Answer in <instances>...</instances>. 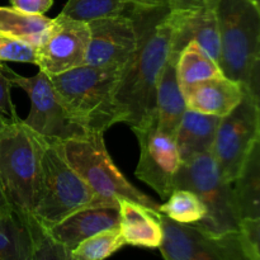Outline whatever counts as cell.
Listing matches in <instances>:
<instances>
[{
    "mask_svg": "<svg viewBox=\"0 0 260 260\" xmlns=\"http://www.w3.org/2000/svg\"><path fill=\"white\" fill-rule=\"evenodd\" d=\"M139 32V47L122 70L116 99L126 114L129 127L156 109V86L172 52L173 23L169 8L140 9L132 7Z\"/></svg>",
    "mask_w": 260,
    "mask_h": 260,
    "instance_id": "cell-1",
    "label": "cell"
},
{
    "mask_svg": "<svg viewBox=\"0 0 260 260\" xmlns=\"http://www.w3.org/2000/svg\"><path fill=\"white\" fill-rule=\"evenodd\" d=\"M122 70L83 65L50 79L71 119L85 131L104 134L113 124L126 122L116 99Z\"/></svg>",
    "mask_w": 260,
    "mask_h": 260,
    "instance_id": "cell-2",
    "label": "cell"
},
{
    "mask_svg": "<svg viewBox=\"0 0 260 260\" xmlns=\"http://www.w3.org/2000/svg\"><path fill=\"white\" fill-rule=\"evenodd\" d=\"M48 142L23 119L0 128V190L10 210L29 220L40 193L42 157Z\"/></svg>",
    "mask_w": 260,
    "mask_h": 260,
    "instance_id": "cell-3",
    "label": "cell"
},
{
    "mask_svg": "<svg viewBox=\"0 0 260 260\" xmlns=\"http://www.w3.org/2000/svg\"><path fill=\"white\" fill-rule=\"evenodd\" d=\"M55 145L66 162L104 201L117 205L119 198H126L159 212V203L135 187L116 167L104 144L103 134L88 132L56 141Z\"/></svg>",
    "mask_w": 260,
    "mask_h": 260,
    "instance_id": "cell-4",
    "label": "cell"
},
{
    "mask_svg": "<svg viewBox=\"0 0 260 260\" xmlns=\"http://www.w3.org/2000/svg\"><path fill=\"white\" fill-rule=\"evenodd\" d=\"M98 205L114 203L99 197L66 162L55 142H48L42 157L40 193L32 215L33 220L47 230L71 213Z\"/></svg>",
    "mask_w": 260,
    "mask_h": 260,
    "instance_id": "cell-5",
    "label": "cell"
},
{
    "mask_svg": "<svg viewBox=\"0 0 260 260\" xmlns=\"http://www.w3.org/2000/svg\"><path fill=\"white\" fill-rule=\"evenodd\" d=\"M215 13L221 45L218 66L223 76L245 85L260 56V10L250 0H217Z\"/></svg>",
    "mask_w": 260,
    "mask_h": 260,
    "instance_id": "cell-6",
    "label": "cell"
},
{
    "mask_svg": "<svg viewBox=\"0 0 260 260\" xmlns=\"http://www.w3.org/2000/svg\"><path fill=\"white\" fill-rule=\"evenodd\" d=\"M175 189L196 193L207 208L206 217L193 226L211 234L239 231L241 220L236 208L233 183L223 178L211 152L182 162L174 179Z\"/></svg>",
    "mask_w": 260,
    "mask_h": 260,
    "instance_id": "cell-7",
    "label": "cell"
},
{
    "mask_svg": "<svg viewBox=\"0 0 260 260\" xmlns=\"http://www.w3.org/2000/svg\"><path fill=\"white\" fill-rule=\"evenodd\" d=\"M0 70L13 86H18L27 93L30 101V111L23 122L29 128L52 142L88 134L69 116L47 74L40 70L35 76L27 78L15 73L4 62H0Z\"/></svg>",
    "mask_w": 260,
    "mask_h": 260,
    "instance_id": "cell-8",
    "label": "cell"
},
{
    "mask_svg": "<svg viewBox=\"0 0 260 260\" xmlns=\"http://www.w3.org/2000/svg\"><path fill=\"white\" fill-rule=\"evenodd\" d=\"M164 260H253L240 231L211 234L161 215Z\"/></svg>",
    "mask_w": 260,
    "mask_h": 260,
    "instance_id": "cell-9",
    "label": "cell"
},
{
    "mask_svg": "<svg viewBox=\"0 0 260 260\" xmlns=\"http://www.w3.org/2000/svg\"><path fill=\"white\" fill-rule=\"evenodd\" d=\"M131 129L140 146V160L135 174L162 200H167L174 190V179L182 165L175 139L160 129L156 111L131 126Z\"/></svg>",
    "mask_w": 260,
    "mask_h": 260,
    "instance_id": "cell-10",
    "label": "cell"
},
{
    "mask_svg": "<svg viewBox=\"0 0 260 260\" xmlns=\"http://www.w3.org/2000/svg\"><path fill=\"white\" fill-rule=\"evenodd\" d=\"M259 137L258 112L245 89L240 103L221 118L211 150V154L228 182L234 183L236 179L251 147Z\"/></svg>",
    "mask_w": 260,
    "mask_h": 260,
    "instance_id": "cell-11",
    "label": "cell"
},
{
    "mask_svg": "<svg viewBox=\"0 0 260 260\" xmlns=\"http://www.w3.org/2000/svg\"><path fill=\"white\" fill-rule=\"evenodd\" d=\"M89 40L88 23L58 14L50 35L36 47V65L48 76L80 68L85 65Z\"/></svg>",
    "mask_w": 260,
    "mask_h": 260,
    "instance_id": "cell-12",
    "label": "cell"
},
{
    "mask_svg": "<svg viewBox=\"0 0 260 260\" xmlns=\"http://www.w3.org/2000/svg\"><path fill=\"white\" fill-rule=\"evenodd\" d=\"M90 28L85 65L124 69L139 47V32L131 15L101 18L88 23Z\"/></svg>",
    "mask_w": 260,
    "mask_h": 260,
    "instance_id": "cell-13",
    "label": "cell"
},
{
    "mask_svg": "<svg viewBox=\"0 0 260 260\" xmlns=\"http://www.w3.org/2000/svg\"><path fill=\"white\" fill-rule=\"evenodd\" d=\"M169 17L173 23V53L179 55L188 43L194 41L218 63L221 45L215 8L169 9Z\"/></svg>",
    "mask_w": 260,
    "mask_h": 260,
    "instance_id": "cell-14",
    "label": "cell"
},
{
    "mask_svg": "<svg viewBox=\"0 0 260 260\" xmlns=\"http://www.w3.org/2000/svg\"><path fill=\"white\" fill-rule=\"evenodd\" d=\"M119 223L118 205H98L81 208L46 233L55 241L73 250L81 241Z\"/></svg>",
    "mask_w": 260,
    "mask_h": 260,
    "instance_id": "cell-15",
    "label": "cell"
},
{
    "mask_svg": "<svg viewBox=\"0 0 260 260\" xmlns=\"http://www.w3.org/2000/svg\"><path fill=\"white\" fill-rule=\"evenodd\" d=\"M182 91L187 109L225 117L240 103L245 93V86L222 75L183 86Z\"/></svg>",
    "mask_w": 260,
    "mask_h": 260,
    "instance_id": "cell-16",
    "label": "cell"
},
{
    "mask_svg": "<svg viewBox=\"0 0 260 260\" xmlns=\"http://www.w3.org/2000/svg\"><path fill=\"white\" fill-rule=\"evenodd\" d=\"M119 223L126 245L159 249L162 241L161 213L135 201L119 198Z\"/></svg>",
    "mask_w": 260,
    "mask_h": 260,
    "instance_id": "cell-17",
    "label": "cell"
},
{
    "mask_svg": "<svg viewBox=\"0 0 260 260\" xmlns=\"http://www.w3.org/2000/svg\"><path fill=\"white\" fill-rule=\"evenodd\" d=\"M178 53L170 52L169 60L165 63L161 76L156 86V116L159 127L165 134L175 139L183 114L187 111L184 95L177 78Z\"/></svg>",
    "mask_w": 260,
    "mask_h": 260,
    "instance_id": "cell-18",
    "label": "cell"
},
{
    "mask_svg": "<svg viewBox=\"0 0 260 260\" xmlns=\"http://www.w3.org/2000/svg\"><path fill=\"white\" fill-rule=\"evenodd\" d=\"M222 117L203 114L187 109L175 134V144L182 162L197 155L211 152L216 132Z\"/></svg>",
    "mask_w": 260,
    "mask_h": 260,
    "instance_id": "cell-19",
    "label": "cell"
},
{
    "mask_svg": "<svg viewBox=\"0 0 260 260\" xmlns=\"http://www.w3.org/2000/svg\"><path fill=\"white\" fill-rule=\"evenodd\" d=\"M40 225L14 211L0 213V260H32Z\"/></svg>",
    "mask_w": 260,
    "mask_h": 260,
    "instance_id": "cell-20",
    "label": "cell"
},
{
    "mask_svg": "<svg viewBox=\"0 0 260 260\" xmlns=\"http://www.w3.org/2000/svg\"><path fill=\"white\" fill-rule=\"evenodd\" d=\"M240 220L260 218V137L233 183Z\"/></svg>",
    "mask_w": 260,
    "mask_h": 260,
    "instance_id": "cell-21",
    "label": "cell"
},
{
    "mask_svg": "<svg viewBox=\"0 0 260 260\" xmlns=\"http://www.w3.org/2000/svg\"><path fill=\"white\" fill-rule=\"evenodd\" d=\"M53 18L28 14L14 8L0 7V33L38 47L50 35Z\"/></svg>",
    "mask_w": 260,
    "mask_h": 260,
    "instance_id": "cell-22",
    "label": "cell"
},
{
    "mask_svg": "<svg viewBox=\"0 0 260 260\" xmlns=\"http://www.w3.org/2000/svg\"><path fill=\"white\" fill-rule=\"evenodd\" d=\"M175 69L180 88L223 75L218 63L194 41L180 51Z\"/></svg>",
    "mask_w": 260,
    "mask_h": 260,
    "instance_id": "cell-23",
    "label": "cell"
},
{
    "mask_svg": "<svg viewBox=\"0 0 260 260\" xmlns=\"http://www.w3.org/2000/svg\"><path fill=\"white\" fill-rule=\"evenodd\" d=\"M160 205L159 212L182 225H197L207 215V208L196 193L188 189H175Z\"/></svg>",
    "mask_w": 260,
    "mask_h": 260,
    "instance_id": "cell-24",
    "label": "cell"
},
{
    "mask_svg": "<svg viewBox=\"0 0 260 260\" xmlns=\"http://www.w3.org/2000/svg\"><path fill=\"white\" fill-rule=\"evenodd\" d=\"M128 5L126 0H68L60 14L89 23L101 18L124 14Z\"/></svg>",
    "mask_w": 260,
    "mask_h": 260,
    "instance_id": "cell-25",
    "label": "cell"
},
{
    "mask_svg": "<svg viewBox=\"0 0 260 260\" xmlns=\"http://www.w3.org/2000/svg\"><path fill=\"white\" fill-rule=\"evenodd\" d=\"M126 245L118 226L101 231L71 250L78 260H106Z\"/></svg>",
    "mask_w": 260,
    "mask_h": 260,
    "instance_id": "cell-26",
    "label": "cell"
},
{
    "mask_svg": "<svg viewBox=\"0 0 260 260\" xmlns=\"http://www.w3.org/2000/svg\"><path fill=\"white\" fill-rule=\"evenodd\" d=\"M0 62H27L36 65V47L0 33Z\"/></svg>",
    "mask_w": 260,
    "mask_h": 260,
    "instance_id": "cell-27",
    "label": "cell"
},
{
    "mask_svg": "<svg viewBox=\"0 0 260 260\" xmlns=\"http://www.w3.org/2000/svg\"><path fill=\"white\" fill-rule=\"evenodd\" d=\"M32 260H78L74 258L70 249L53 240L43 228L40 226L37 234L35 253Z\"/></svg>",
    "mask_w": 260,
    "mask_h": 260,
    "instance_id": "cell-28",
    "label": "cell"
},
{
    "mask_svg": "<svg viewBox=\"0 0 260 260\" xmlns=\"http://www.w3.org/2000/svg\"><path fill=\"white\" fill-rule=\"evenodd\" d=\"M239 231L251 259L260 260V218L241 220Z\"/></svg>",
    "mask_w": 260,
    "mask_h": 260,
    "instance_id": "cell-29",
    "label": "cell"
},
{
    "mask_svg": "<svg viewBox=\"0 0 260 260\" xmlns=\"http://www.w3.org/2000/svg\"><path fill=\"white\" fill-rule=\"evenodd\" d=\"M12 86L9 79L0 70V117H3L8 123L20 121L10 95Z\"/></svg>",
    "mask_w": 260,
    "mask_h": 260,
    "instance_id": "cell-30",
    "label": "cell"
},
{
    "mask_svg": "<svg viewBox=\"0 0 260 260\" xmlns=\"http://www.w3.org/2000/svg\"><path fill=\"white\" fill-rule=\"evenodd\" d=\"M245 89L249 95H250L254 106H255L256 112H258L260 124V56L251 66L250 73H249L248 79H246Z\"/></svg>",
    "mask_w": 260,
    "mask_h": 260,
    "instance_id": "cell-31",
    "label": "cell"
},
{
    "mask_svg": "<svg viewBox=\"0 0 260 260\" xmlns=\"http://www.w3.org/2000/svg\"><path fill=\"white\" fill-rule=\"evenodd\" d=\"M12 8L28 14H45L51 9L53 0H9Z\"/></svg>",
    "mask_w": 260,
    "mask_h": 260,
    "instance_id": "cell-32",
    "label": "cell"
},
{
    "mask_svg": "<svg viewBox=\"0 0 260 260\" xmlns=\"http://www.w3.org/2000/svg\"><path fill=\"white\" fill-rule=\"evenodd\" d=\"M217 0H170L169 9H188V8H215Z\"/></svg>",
    "mask_w": 260,
    "mask_h": 260,
    "instance_id": "cell-33",
    "label": "cell"
},
{
    "mask_svg": "<svg viewBox=\"0 0 260 260\" xmlns=\"http://www.w3.org/2000/svg\"><path fill=\"white\" fill-rule=\"evenodd\" d=\"M131 7L140 9H156V8H169L170 0H126Z\"/></svg>",
    "mask_w": 260,
    "mask_h": 260,
    "instance_id": "cell-34",
    "label": "cell"
},
{
    "mask_svg": "<svg viewBox=\"0 0 260 260\" xmlns=\"http://www.w3.org/2000/svg\"><path fill=\"white\" fill-rule=\"evenodd\" d=\"M5 123H8V122L5 121V119L3 118V117H0V128H2V127L4 126ZM8 211H12V210H10V207H9V206H8L7 201H5L4 196H3L2 190H0V213L8 212Z\"/></svg>",
    "mask_w": 260,
    "mask_h": 260,
    "instance_id": "cell-35",
    "label": "cell"
},
{
    "mask_svg": "<svg viewBox=\"0 0 260 260\" xmlns=\"http://www.w3.org/2000/svg\"><path fill=\"white\" fill-rule=\"evenodd\" d=\"M250 2H253L254 4H255L256 7H258V9L260 10V0H250Z\"/></svg>",
    "mask_w": 260,
    "mask_h": 260,
    "instance_id": "cell-36",
    "label": "cell"
}]
</instances>
